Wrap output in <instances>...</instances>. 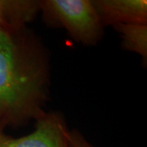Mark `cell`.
Instances as JSON below:
<instances>
[{
    "label": "cell",
    "instance_id": "1",
    "mask_svg": "<svg viewBox=\"0 0 147 147\" xmlns=\"http://www.w3.org/2000/svg\"><path fill=\"white\" fill-rule=\"evenodd\" d=\"M51 55L26 26L0 30V131L18 129L47 113Z\"/></svg>",
    "mask_w": 147,
    "mask_h": 147
},
{
    "label": "cell",
    "instance_id": "2",
    "mask_svg": "<svg viewBox=\"0 0 147 147\" xmlns=\"http://www.w3.org/2000/svg\"><path fill=\"white\" fill-rule=\"evenodd\" d=\"M45 26L64 29L74 41L96 46L104 36L92 0H40V12Z\"/></svg>",
    "mask_w": 147,
    "mask_h": 147
},
{
    "label": "cell",
    "instance_id": "3",
    "mask_svg": "<svg viewBox=\"0 0 147 147\" xmlns=\"http://www.w3.org/2000/svg\"><path fill=\"white\" fill-rule=\"evenodd\" d=\"M34 123V130L20 137L0 131V147H69V129L61 112L47 111Z\"/></svg>",
    "mask_w": 147,
    "mask_h": 147
},
{
    "label": "cell",
    "instance_id": "4",
    "mask_svg": "<svg viewBox=\"0 0 147 147\" xmlns=\"http://www.w3.org/2000/svg\"><path fill=\"white\" fill-rule=\"evenodd\" d=\"M102 26L147 24L146 0H92Z\"/></svg>",
    "mask_w": 147,
    "mask_h": 147
},
{
    "label": "cell",
    "instance_id": "5",
    "mask_svg": "<svg viewBox=\"0 0 147 147\" xmlns=\"http://www.w3.org/2000/svg\"><path fill=\"white\" fill-rule=\"evenodd\" d=\"M121 38L123 50L141 56L142 66L147 65V24H123L113 27Z\"/></svg>",
    "mask_w": 147,
    "mask_h": 147
},
{
    "label": "cell",
    "instance_id": "6",
    "mask_svg": "<svg viewBox=\"0 0 147 147\" xmlns=\"http://www.w3.org/2000/svg\"><path fill=\"white\" fill-rule=\"evenodd\" d=\"M68 145L69 147H95L78 129L69 131Z\"/></svg>",
    "mask_w": 147,
    "mask_h": 147
},
{
    "label": "cell",
    "instance_id": "7",
    "mask_svg": "<svg viewBox=\"0 0 147 147\" xmlns=\"http://www.w3.org/2000/svg\"><path fill=\"white\" fill-rule=\"evenodd\" d=\"M3 29H10L7 17L2 5V1L0 0V30Z\"/></svg>",
    "mask_w": 147,
    "mask_h": 147
}]
</instances>
